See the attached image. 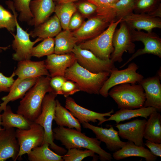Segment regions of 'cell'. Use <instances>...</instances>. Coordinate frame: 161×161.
<instances>
[{
    "label": "cell",
    "instance_id": "obj_1",
    "mask_svg": "<svg viewBox=\"0 0 161 161\" xmlns=\"http://www.w3.org/2000/svg\"><path fill=\"white\" fill-rule=\"evenodd\" d=\"M54 139L60 141L67 149L84 148L91 150L99 156L101 161H110L112 154L100 146L101 142L96 137H90L74 129L58 126L52 129Z\"/></svg>",
    "mask_w": 161,
    "mask_h": 161
},
{
    "label": "cell",
    "instance_id": "obj_32",
    "mask_svg": "<svg viewBox=\"0 0 161 161\" xmlns=\"http://www.w3.org/2000/svg\"><path fill=\"white\" fill-rule=\"evenodd\" d=\"M49 144L44 143L33 148L27 154L30 161H63V155H59L51 150Z\"/></svg>",
    "mask_w": 161,
    "mask_h": 161
},
{
    "label": "cell",
    "instance_id": "obj_21",
    "mask_svg": "<svg viewBox=\"0 0 161 161\" xmlns=\"http://www.w3.org/2000/svg\"><path fill=\"white\" fill-rule=\"evenodd\" d=\"M122 20L130 28L138 31L144 30L150 32L154 28H161V18L154 17L146 13L133 12L124 17Z\"/></svg>",
    "mask_w": 161,
    "mask_h": 161
},
{
    "label": "cell",
    "instance_id": "obj_43",
    "mask_svg": "<svg viewBox=\"0 0 161 161\" xmlns=\"http://www.w3.org/2000/svg\"><path fill=\"white\" fill-rule=\"evenodd\" d=\"M78 8L80 13L85 16H89L95 13L96 14V6L87 1L78 4Z\"/></svg>",
    "mask_w": 161,
    "mask_h": 161
},
{
    "label": "cell",
    "instance_id": "obj_34",
    "mask_svg": "<svg viewBox=\"0 0 161 161\" xmlns=\"http://www.w3.org/2000/svg\"><path fill=\"white\" fill-rule=\"evenodd\" d=\"M77 7L74 2L57 4L54 13L58 18L64 30H68L69 21L76 12Z\"/></svg>",
    "mask_w": 161,
    "mask_h": 161
},
{
    "label": "cell",
    "instance_id": "obj_27",
    "mask_svg": "<svg viewBox=\"0 0 161 161\" xmlns=\"http://www.w3.org/2000/svg\"><path fill=\"white\" fill-rule=\"evenodd\" d=\"M54 120L58 126L75 129L81 131L80 123L70 111L64 107L58 100H56V106Z\"/></svg>",
    "mask_w": 161,
    "mask_h": 161
},
{
    "label": "cell",
    "instance_id": "obj_14",
    "mask_svg": "<svg viewBox=\"0 0 161 161\" xmlns=\"http://www.w3.org/2000/svg\"><path fill=\"white\" fill-rule=\"evenodd\" d=\"M83 127L91 130L96 136V138L101 142H104L106 148L109 151L115 152L122 148L127 142L121 140L118 131L111 126L108 129L95 126L89 123H81Z\"/></svg>",
    "mask_w": 161,
    "mask_h": 161
},
{
    "label": "cell",
    "instance_id": "obj_49",
    "mask_svg": "<svg viewBox=\"0 0 161 161\" xmlns=\"http://www.w3.org/2000/svg\"><path fill=\"white\" fill-rule=\"evenodd\" d=\"M1 103V101H0V105ZM1 112H0V131L2 130L3 128L1 127V123L2 121V115L1 114H0Z\"/></svg>",
    "mask_w": 161,
    "mask_h": 161
},
{
    "label": "cell",
    "instance_id": "obj_35",
    "mask_svg": "<svg viewBox=\"0 0 161 161\" xmlns=\"http://www.w3.org/2000/svg\"><path fill=\"white\" fill-rule=\"evenodd\" d=\"M55 40L53 38L44 39L37 45L33 47L31 52L32 57L39 58L49 56L54 53Z\"/></svg>",
    "mask_w": 161,
    "mask_h": 161
},
{
    "label": "cell",
    "instance_id": "obj_4",
    "mask_svg": "<svg viewBox=\"0 0 161 161\" xmlns=\"http://www.w3.org/2000/svg\"><path fill=\"white\" fill-rule=\"evenodd\" d=\"M119 109H133L143 106L144 90L140 84L126 83L115 86L109 92Z\"/></svg>",
    "mask_w": 161,
    "mask_h": 161
},
{
    "label": "cell",
    "instance_id": "obj_22",
    "mask_svg": "<svg viewBox=\"0 0 161 161\" xmlns=\"http://www.w3.org/2000/svg\"><path fill=\"white\" fill-rule=\"evenodd\" d=\"M53 0H32L30 7L33 18L28 23L35 27L43 23L54 12Z\"/></svg>",
    "mask_w": 161,
    "mask_h": 161
},
{
    "label": "cell",
    "instance_id": "obj_10",
    "mask_svg": "<svg viewBox=\"0 0 161 161\" xmlns=\"http://www.w3.org/2000/svg\"><path fill=\"white\" fill-rule=\"evenodd\" d=\"M129 28L132 41L142 42L144 47L134 52L120 68L123 67L136 57L144 54H151L161 58V38L157 34L152 32H145Z\"/></svg>",
    "mask_w": 161,
    "mask_h": 161
},
{
    "label": "cell",
    "instance_id": "obj_3",
    "mask_svg": "<svg viewBox=\"0 0 161 161\" xmlns=\"http://www.w3.org/2000/svg\"><path fill=\"white\" fill-rule=\"evenodd\" d=\"M110 72H92L79 64L76 60L66 70L64 77L75 82L80 91L89 94L99 95L100 89Z\"/></svg>",
    "mask_w": 161,
    "mask_h": 161
},
{
    "label": "cell",
    "instance_id": "obj_18",
    "mask_svg": "<svg viewBox=\"0 0 161 161\" xmlns=\"http://www.w3.org/2000/svg\"><path fill=\"white\" fill-rule=\"evenodd\" d=\"M157 75L143 79L139 83L143 88L145 97L143 107H152L161 111V84Z\"/></svg>",
    "mask_w": 161,
    "mask_h": 161
},
{
    "label": "cell",
    "instance_id": "obj_33",
    "mask_svg": "<svg viewBox=\"0 0 161 161\" xmlns=\"http://www.w3.org/2000/svg\"><path fill=\"white\" fill-rule=\"evenodd\" d=\"M6 4L12 11L13 14L0 4V29L6 28L11 33H13L16 28V20L18 14L14 7L13 1H7Z\"/></svg>",
    "mask_w": 161,
    "mask_h": 161
},
{
    "label": "cell",
    "instance_id": "obj_20",
    "mask_svg": "<svg viewBox=\"0 0 161 161\" xmlns=\"http://www.w3.org/2000/svg\"><path fill=\"white\" fill-rule=\"evenodd\" d=\"M76 61L72 52L64 54L54 53L47 56L45 61L46 66L51 78L56 76H64L67 69Z\"/></svg>",
    "mask_w": 161,
    "mask_h": 161
},
{
    "label": "cell",
    "instance_id": "obj_12",
    "mask_svg": "<svg viewBox=\"0 0 161 161\" xmlns=\"http://www.w3.org/2000/svg\"><path fill=\"white\" fill-rule=\"evenodd\" d=\"M16 22V33L15 35L11 33L14 38L12 46L15 52L13 54V59L18 62L30 60L33 46L43 39L38 38L34 41H31L30 33H28L20 26L17 20V18Z\"/></svg>",
    "mask_w": 161,
    "mask_h": 161
},
{
    "label": "cell",
    "instance_id": "obj_5",
    "mask_svg": "<svg viewBox=\"0 0 161 161\" xmlns=\"http://www.w3.org/2000/svg\"><path fill=\"white\" fill-rule=\"evenodd\" d=\"M57 95L52 92L45 95L42 101L41 112L34 122L40 125L44 129V134L43 144L49 143L50 148L55 152L63 155L67 151L54 143L52 128V121L55 117V98Z\"/></svg>",
    "mask_w": 161,
    "mask_h": 161
},
{
    "label": "cell",
    "instance_id": "obj_50",
    "mask_svg": "<svg viewBox=\"0 0 161 161\" xmlns=\"http://www.w3.org/2000/svg\"><path fill=\"white\" fill-rule=\"evenodd\" d=\"M0 64H1V62L0 61Z\"/></svg>",
    "mask_w": 161,
    "mask_h": 161
},
{
    "label": "cell",
    "instance_id": "obj_28",
    "mask_svg": "<svg viewBox=\"0 0 161 161\" xmlns=\"http://www.w3.org/2000/svg\"><path fill=\"white\" fill-rule=\"evenodd\" d=\"M1 114V125L4 129L16 128L21 129L29 128L32 122L30 121L23 116L14 113L11 107L7 105Z\"/></svg>",
    "mask_w": 161,
    "mask_h": 161
},
{
    "label": "cell",
    "instance_id": "obj_7",
    "mask_svg": "<svg viewBox=\"0 0 161 161\" xmlns=\"http://www.w3.org/2000/svg\"><path fill=\"white\" fill-rule=\"evenodd\" d=\"M138 69L136 64L132 62L125 69L118 70L116 68L111 70L109 76L100 90L99 94L106 98L109 96V90L115 86L126 83H139L144 78V77L137 72Z\"/></svg>",
    "mask_w": 161,
    "mask_h": 161
},
{
    "label": "cell",
    "instance_id": "obj_11",
    "mask_svg": "<svg viewBox=\"0 0 161 161\" xmlns=\"http://www.w3.org/2000/svg\"><path fill=\"white\" fill-rule=\"evenodd\" d=\"M120 24L119 28L115 29L112 38L114 49L110 59L114 63L122 62L125 52L133 54L135 51L136 45L132 40L129 27L122 20Z\"/></svg>",
    "mask_w": 161,
    "mask_h": 161
},
{
    "label": "cell",
    "instance_id": "obj_2",
    "mask_svg": "<svg viewBox=\"0 0 161 161\" xmlns=\"http://www.w3.org/2000/svg\"><path fill=\"white\" fill-rule=\"evenodd\" d=\"M51 77L42 76L37 78L35 84L20 101L16 111L32 122L35 121L41 112L42 101L47 93L52 92L50 85Z\"/></svg>",
    "mask_w": 161,
    "mask_h": 161
},
{
    "label": "cell",
    "instance_id": "obj_23",
    "mask_svg": "<svg viewBox=\"0 0 161 161\" xmlns=\"http://www.w3.org/2000/svg\"><path fill=\"white\" fill-rule=\"evenodd\" d=\"M112 157L117 160L131 157L144 158L146 161H155L157 158V157L153 155L144 146H138L128 141L122 148L114 152Z\"/></svg>",
    "mask_w": 161,
    "mask_h": 161
},
{
    "label": "cell",
    "instance_id": "obj_39",
    "mask_svg": "<svg viewBox=\"0 0 161 161\" xmlns=\"http://www.w3.org/2000/svg\"><path fill=\"white\" fill-rule=\"evenodd\" d=\"M118 0H86L96 6V15L102 17L106 21L108 12L110 6Z\"/></svg>",
    "mask_w": 161,
    "mask_h": 161
},
{
    "label": "cell",
    "instance_id": "obj_26",
    "mask_svg": "<svg viewBox=\"0 0 161 161\" xmlns=\"http://www.w3.org/2000/svg\"><path fill=\"white\" fill-rule=\"evenodd\" d=\"M37 78L23 80L10 89L8 94L1 98L3 102L0 105V112L5 109L9 102L22 98L26 92L35 84Z\"/></svg>",
    "mask_w": 161,
    "mask_h": 161
},
{
    "label": "cell",
    "instance_id": "obj_29",
    "mask_svg": "<svg viewBox=\"0 0 161 161\" xmlns=\"http://www.w3.org/2000/svg\"><path fill=\"white\" fill-rule=\"evenodd\" d=\"M144 138L150 141L161 143V115L157 111L151 114L147 121Z\"/></svg>",
    "mask_w": 161,
    "mask_h": 161
},
{
    "label": "cell",
    "instance_id": "obj_46",
    "mask_svg": "<svg viewBox=\"0 0 161 161\" xmlns=\"http://www.w3.org/2000/svg\"><path fill=\"white\" fill-rule=\"evenodd\" d=\"M150 16L155 17L161 18V4L154 10L148 13Z\"/></svg>",
    "mask_w": 161,
    "mask_h": 161
},
{
    "label": "cell",
    "instance_id": "obj_40",
    "mask_svg": "<svg viewBox=\"0 0 161 161\" xmlns=\"http://www.w3.org/2000/svg\"><path fill=\"white\" fill-rule=\"evenodd\" d=\"M15 74L13 72L9 77H6L0 72V93L2 92H9L15 80Z\"/></svg>",
    "mask_w": 161,
    "mask_h": 161
},
{
    "label": "cell",
    "instance_id": "obj_25",
    "mask_svg": "<svg viewBox=\"0 0 161 161\" xmlns=\"http://www.w3.org/2000/svg\"><path fill=\"white\" fill-rule=\"evenodd\" d=\"M156 111L155 108L150 107L143 106L133 109H120L114 114H111L109 118L103 120L102 123L106 121H114L117 124L121 122L139 117L147 119L151 114Z\"/></svg>",
    "mask_w": 161,
    "mask_h": 161
},
{
    "label": "cell",
    "instance_id": "obj_6",
    "mask_svg": "<svg viewBox=\"0 0 161 161\" xmlns=\"http://www.w3.org/2000/svg\"><path fill=\"white\" fill-rule=\"evenodd\" d=\"M122 20L111 22L108 27L100 35L81 43L78 45L82 49L90 51L101 59H110L114 49L112 44L113 35Z\"/></svg>",
    "mask_w": 161,
    "mask_h": 161
},
{
    "label": "cell",
    "instance_id": "obj_38",
    "mask_svg": "<svg viewBox=\"0 0 161 161\" xmlns=\"http://www.w3.org/2000/svg\"><path fill=\"white\" fill-rule=\"evenodd\" d=\"M161 0H134L135 13L148 14L161 4Z\"/></svg>",
    "mask_w": 161,
    "mask_h": 161
},
{
    "label": "cell",
    "instance_id": "obj_17",
    "mask_svg": "<svg viewBox=\"0 0 161 161\" xmlns=\"http://www.w3.org/2000/svg\"><path fill=\"white\" fill-rule=\"evenodd\" d=\"M110 24L102 17L95 15L72 32L78 42L81 41L97 36L105 30Z\"/></svg>",
    "mask_w": 161,
    "mask_h": 161
},
{
    "label": "cell",
    "instance_id": "obj_13",
    "mask_svg": "<svg viewBox=\"0 0 161 161\" xmlns=\"http://www.w3.org/2000/svg\"><path fill=\"white\" fill-rule=\"evenodd\" d=\"M14 72L18 78L15 80L10 90L25 79L42 76H50L44 60L32 61L27 60L18 61L17 68Z\"/></svg>",
    "mask_w": 161,
    "mask_h": 161
},
{
    "label": "cell",
    "instance_id": "obj_30",
    "mask_svg": "<svg viewBox=\"0 0 161 161\" xmlns=\"http://www.w3.org/2000/svg\"><path fill=\"white\" fill-rule=\"evenodd\" d=\"M54 40V53L59 55L72 52L75 45L78 42L72 32L69 29L61 31Z\"/></svg>",
    "mask_w": 161,
    "mask_h": 161
},
{
    "label": "cell",
    "instance_id": "obj_36",
    "mask_svg": "<svg viewBox=\"0 0 161 161\" xmlns=\"http://www.w3.org/2000/svg\"><path fill=\"white\" fill-rule=\"evenodd\" d=\"M92 151L85 149L73 148L68 149L66 153L63 155L62 158L64 161H81L88 157H92L96 160V156Z\"/></svg>",
    "mask_w": 161,
    "mask_h": 161
},
{
    "label": "cell",
    "instance_id": "obj_45",
    "mask_svg": "<svg viewBox=\"0 0 161 161\" xmlns=\"http://www.w3.org/2000/svg\"><path fill=\"white\" fill-rule=\"evenodd\" d=\"M144 144L149 148L153 155L157 157H161V143H155L146 140Z\"/></svg>",
    "mask_w": 161,
    "mask_h": 161
},
{
    "label": "cell",
    "instance_id": "obj_24",
    "mask_svg": "<svg viewBox=\"0 0 161 161\" xmlns=\"http://www.w3.org/2000/svg\"><path fill=\"white\" fill-rule=\"evenodd\" d=\"M61 26L58 17L55 14L43 23L35 27L30 33L32 38L44 39L56 36L61 31Z\"/></svg>",
    "mask_w": 161,
    "mask_h": 161
},
{
    "label": "cell",
    "instance_id": "obj_16",
    "mask_svg": "<svg viewBox=\"0 0 161 161\" xmlns=\"http://www.w3.org/2000/svg\"><path fill=\"white\" fill-rule=\"evenodd\" d=\"M65 107L69 110L73 116L77 118L81 124L83 123L99 122L98 125L102 123L106 118V117L110 116L114 113L113 109L108 112L100 113L85 108L78 104L72 97H66Z\"/></svg>",
    "mask_w": 161,
    "mask_h": 161
},
{
    "label": "cell",
    "instance_id": "obj_15",
    "mask_svg": "<svg viewBox=\"0 0 161 161\" xmlns=\"http://www.w3.org/2000/svg\"><path fill=\"white\" fill-rule=\"evenodd\" d=\"M147 120L136 119L123 123L116 124L114 126L118 130L122 138L133 143L138 146H144L143 138Z\"/></svg>",
    "mask_w": 161,
    "mask_h": 161
},
{
    "label": "cell",
    "instance_id": "obj_19",
    "mask_svg": "<svg viewBox=\"0 0 161 161\" xmlns=\"http://www.w3.org/2000/svg\"><path fill=\"white\" fill-rule=\"evenodd\" d=\"M19 150L14 128H3L0 131V161L10 158L16 161Z\"/></svg>",
    "mask_w": 161,
    "mask_h": 161
},
{
    "label": "cell",
    "instance_id": "obj_42",
    "mask_svg": "<svg viewBox=\"0 0 161 161\" xmlns=\"http://www.w3.org/2000/svg\"><path fill=\"white\" fill-rule=\"evenodd\" d=\"M80 91V89L75 82L70 80H66L62 86V95L66 97Z\"/></svg>",
    "mask_w": 161,
    "mask_h": 161
},
{
    "label": "cell",
    "instance_id": "obj_41",
    "mask_svg": "<svg viewBox=\"0 0 161 161\" xmlns=\"http://www.w3.org/2000/svg\"><path fill=\"white\" fill-rule=\"evenodd\" d=\"M67 80L64 76H56L51 78L50 85L52 92L56 95H62L63 85Z\"/></svg>",
    "mask_w": 161,
    "mask_h": 161
},
{
    "label": "cell",
    "instance_id": "obj_47",
    "mask_svg": "<svg viewBox=\"0 0 161 161\" xmlns=\"http://www.w3.org/2000/svg\"><path fill=\"white\" fill-rule=\"evenodd\" d=\"M79 0H53L57 4L65 3L69 2H74Z\"/></svg>",
    "mask_w": 161,
    "mask_h": 161
},
{
    "label": "cell",
    "instance_id": "obj_9",
    "mask_svg": "<svg viewBox=\"0 0 161 161\" xmlns=\"http://www.w3.org/2000/svg\"><path fill=\"white\" fill-rule=\"evenodd\" d=\"M72 52L75 54L76 60L81 66L95 73L109 72L116 68L111 59L102 60L90 51L81 48L75 44Z\"/></svg>",
    "mask_w": 161,
    "mask_h": 161
},
{
    "label": "cell",
    "instance_id": "obj_37",
    "mask_svg": "<svg viewBox=\"0 0 161 161\" xmlns=\"http://www.w3.org/2000/svg\"><path fill=\"white\" fill-rule=\"evenodd\" d=\"M32 0H14L13 4L16 10L19 13V20L22 22H29L33 16L30 7Z\"/></svg>",
    "mask_w": 161,
    "mask_h": 161
},
{
    "label": "cell",
    "instance_id": "obj_48",
    "mask_svg": "<svg viewBox=\"0 0 161 161\" xmlns=\"http://www.w3.org/2000/svg\"><path fill=\"white\" fill-rule=\"evenodd\" d=\"M9 46L6 47H0V52H2L3 50L5 51L9 48Z\"/></svg>",
    "mask_w": 161,
    "mask_h": 161
},
{
    "label": "cell",
    "instance_id": "obj_8",
    "mask_svg": "<svg viewBox=\"0 0 161 161\" xmlns=\"http://www.w3.org/2000/svg\"><path fill=\"white\" fill-rule=\"evenodd\" d=\"M44 134L43 127L35 122L32 123L28 129H17L16 135L19 147L17 160L28 153L33 148L42 145Z\"/></svg>",
    "mask_w": 161,
    "mask_h": 161
},
{
    "label": "cell",
    "instance_id": "obj_44",
    "mask_svg": "<svg viewBox=\"0 0 161 161\" xmlns=\"http://www.w3.org/2000/svg\"><path fill=\"white\" fill-rule=\"evenodd\" d=\"M82 18L81 16L78 13L75 12L71 17L68 24V29L76 30L79 28L82 24Z\"/></svg>",
    "mask_w": 161,
    "mask_h": 161
},
{
    "label": "cell",
    "instance_id": "obj_31",
    "mask_svg": "<svg viewBox=\"0 0 161 161\" xmlns=\"http://www.w3.org/2000/svg\"><path fill=\"white\" fill-rule=\"evenodd\" d=\"M134 0H119L112 5L108 11L107 20L116 22L133 12Z\"/></svg>",
    "mask_w": 161,
    "mask_h": 161
}]
</instances>
